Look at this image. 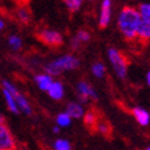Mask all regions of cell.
<instances>
[{
    "label": "cell",
    "instance_id": "7c38bea8",
    "mask_svg": "<svg viewBox=\"0 0 150 150\" xmlns=\"http://www.w3.org/2000/svg\"><path fill=\"white\" fill-rule=\"evenodd\" d=\"M47 93L49 94V96L51 99L61 100L64 98V95H65V87L60 81H54L51 83V86L49 87Z\"/></svg>",
    "mask_w": 150,
    "mask_h": 150
},
{
    "label": "cell",
    "instance_id": "8992f818",
    "mask_svg": "<svg viewBox=\"0 0 150 150\" xmlns=\"http://www.w3.org/2000/svg\"><path fill=\"white\" fill-rule=\"evenodd\" d=\"M77 99L79 101V104H86L88 103L89 99L92 100H96L98 99V95H96L95 89L88 83L86 81H79L77 83Z\"/></svg>",
    "mask_w": 150,
    "mask_h": 150
},
{
    "label": "cell",
    "instance_id": "603a6c76",
    "mask_svg": "<svg viewBox=\"0 0 150 150\" xmlns=\"http://www.w3.org/2000/svg\"><path fill=\"white\" fill-rule=\"evenodd\" d=\"M82 3L81 0H66L65 1V6L67 7V10H69L70 12H77L79 11V9L82 7Z\"/></svg>",
    "mask_w": 150,
    "mask_h": 150
},
{
    "label": "cell",
    "instance_id": "484cf974",
    "mask_svg": "<svg viewBox=\"0 0 150 150\" xmlns=\"http://www.w3.org/2000/svg\"><path fill=\"white\" fill-rule=\"evenodd\" d=\"M4 28H5V21L1 17H0V32H1Z\"/></svg>",
    "mask_w": 150,
    "mask_h": 150
},
{
    "label": "cell",
    "instance_id": "52a82bcc",
    "mask_svg": "<svg viewBox=\"0 0 150 150\" xmlns=\"http://www.w3.org/2000/svg\"><path fill=\"white\" fill-rule=\"evenodd\" d=\"M17 144L13 134L5 123L0 125V150H16Z\"/></svg>",
    "mask_w": 150,
    "mask_h": 150
},
{
    "label": "cell",
    "instance_id": "7a4b0ae2",
    "mask_svg": "<svg viewBox=\"0 0 150 150\" xmlns=\"http://www.w3.org/2000/svg\"><path fill=\"white\" fill-rule=\"evenodd\" d=\"M79 67V59L73 54H65L52 60L45 66V73L54 77L59 76L65 71H73Z\"/></svg>",
    "mask_w": 150,
    "mask_h": 150
},
{
    "label": "cell",
    "instance_id": "f1b7e54d",
    "mask_svg": "<svg viewBox=\"0 0 150 150\" xmlns=\"http://www.w3.org/2000/svg\"><path fill=\"white\" fill-rule=\"evenodd\" d=\"M3 123H4V117L1 114H0V125H3Z\"/></svg>",
    "mask_w": 150,
    "mask_h": 150
},
{
    "label": "cell",
    "instance_id": "83f0119b",
    "mask_svg": "<svg viewBox=\"0 0 150 150\" xmlns=\"http://www.w3.org/2000/svg\"><path fill=\"white\" fill-rule=\"evenodd\" d=\"M52 131H54V133H59V132H60V128H59L57 126H55L54 128H52Z\"/></svg>",
    "mask_w": 150,
    "mask_h": 150
},
{
    "label": "cell",
    "instance_id": "2e32d148",
    "mask_svg": "<svg viewBox=\"0 0 150 150\" xmlns=\"http://www.w3.org/2000/svg\"><path fill=\"white\" fill-rule=\"evenodd\" d=\"M99 115L95 112V110H89V111H86V114L83 116V121H84V125L89 128H94L95 125L98 123L99 121Z\"/></svg>",
    "mask_w": 150,
    "mask_h": 150
},
{
    "label": "cell",
    "instance_id": "d6986e66",
    "mask_svg": "<svg viewBox=\"0 0 150 150\" xmlns=\"http://www.w3.org/2000/svg\"><path fill=\"white\" fill-rule=\"evenodd\" d=\"M94 129L98 131L101 136H105V137H109L111 134V126H110V123L106 122V121H101V120H99L98 123L95 125Z\"/></svg>",
    "mask_w": 150,
    "mask_h": 150
},
{
    "label": "cell",
    "instance_id": "4fadbf2b",
    "mask_svg": "<svg viewBox=\"0 0 150 150\" xmlns=\"http://www.w3.org/2000/svg\"><path fill=\"white\" fill-rule=\"evenodd\" d=\"M34 82L37 87H38L40 91L43 92H48L49 87L51 86V83L54 82V78H52L51 76H49V74L47 73H38L34 76Z\"/></svg>",
    "mask_w": 150,
    "mask_h": 150
},
{
    "label": "cell",
    "instance_id": "f546056e",
    "mask_svg": "<svg viewBox=\"0 0 150 150\" xmlns=\"http://www.w3.org/2000/svg\"><path fill=\"white\" fill-rule=\"evenodd\" d=\"M145 150H150V146H148V148H146V149H145Z\"/></svg>",
    "mask_w": 150,
    "mask_h": 150
},
{
    "label": "cell",
    "instance_id": "3957f363",
    "mask_svg": "<svg viewBox=\"0 0 150 150\" xmlns=\"http://www.w3.org/2000/svg\"><path fill=\"white\" fill-rule=\"evenodd\" d=\"M108 57L109 61L111 62L114 71L116 72L118 78H126L127 71H128V61H127L126 56L116 48H109L108 49Z\"/></svg>",
    "mask_w": 150,
    "mask_h": 150
},
{
    "label": "cell",
    "instance_id": "5b68a950",
    "mask_svg": "<svg viewBox=\"0 0 150 150\" xmlns=\"http://www.w3.org/2000/svg\"><path fill=\"white\" fill-rule=\"evenodd\" d=\"M37 37H38V39L43 44H45V45L51 47V48H59L64 44V35L62 33L56 31V29L42 28L37 33Z\"/></svg>",
    "mask_w": 150,
    "mask_h": 150
},
{
    "label": "cell",
    "instance_id": "4316f807",
    "mask_svg": "<svg viewBox=\"0 0 150 150\" xmlns=\"http://www.w3.org/2000/svg\"><path fill=\"white\" fill-rule=\"evenodd\" d=\"M146 84L150 87V71L146 72Z\"/></svg>",
    "mask_w": 150,
    "mask_h": 150
},
{
    "label": "cell",
    "instance_id": "ffe728a7",
    "mask_svg": "<svg viewBox=\"0 0 150 150\" xmlns=\"http://www.w3.org/2000/svg\"><path fill=\"white\" fill-rule=\"evenodd\" d=\"M52 150H72V145L67 139L57 138L52 143Z\"/></svg>",
    "mask_w": 150,
    "mask_h": 150
},
{
    "label": "cell",
    "instance_id": "e0dca14e",
    "mask_svg": "<svg viewBox=\"0 0 150 150\" xmlns=\"http://www.w3.org/2000/svg\"><path fill=\"white\" fill-rule=\"evenodd\" d=\"M56 126L59 128H66V127L71 126L72 123V118L66 114V112H60V114L56 116Z\"/></svg>",
    "mask_w": 150,
    "mask_h": 150
},
{
    "label": "cell",
    "instance_id": "9a60e30c",
    "mask_svg": "<svg viewBox=\"0 0 150 150\" xmlns=\"http://www.w3.org/2000/svg\"><path fill=\"white\" fill-rule=\"evenodd\" d=\"M3 95H4V99H5V103H6V106L7 109H9V111H11L12 114H18V108H17V104L16 101H15V98H13V95L10 93V92H7L6 89H3Z\"/></svg>",
    "mask_w": 150,
    "mask_h": 150
},
{
    "label": "cell",
    "instance_id": "7402d4cb",
    "mask_svg": "<svg viewBox=\"0 0 150 150\" xmlns=\"http://www.w3.org/2000/svg\"><path fill=\"white\" fill-rule=\"evenodd\" d=\"M92 73L96 78H103L105 76V73H106V67L101 62H95L92 66Z\"/></svg>",
    "mask_w": 150,
    "mask_h": 150
},
{
    "label": "cell",
    "instance_id": "44dd1931",
    "mask_svg": "<svg viewBox=\"0 0 150 150\" xmlns=\"http://www.w3.org/2000/svg\"><path fill=\"white\" fill-rule=\"evenodd\" d=\"M137 10L139 12V16L140 20H144V21H150V4L149 3H143L140 4Z\"/></svg>",
    "mask_w": 150,
    "mask_h": 150
},
{
    "label": "cell",
    "instance_id": "ac0fdd59",
    "mask_svg": "<svg viewBox=\"0 0 150 150\" xmlns=\"http://www.w3.org/2000/svg\"><path fill=\"white\" fill-rule=\"evenodd\" d=\"M7 43H9V45L12 50L15 51H18L22 49V47H23V42H22L21 37L17 35V34H11L9 35V38H7Z\"/></svg>",
    "mask_w": 150,
    "mask_h": 150
},
{
    "label": "cell",
    "instance_id": "d4e9b609",
    "mask_svg": "<svg viewBox=\"0 0 150 150\" xmlns=\"http://www.w3.org/2000/svg\"><path fill=\"white\" fill-rule=\"evenodd\" d=\"M81 45H82V44H81L76 38H74V37L71 39V49H72V50H74V51L78 50V49L81 48Z\"/></svg>",
    "mask_w": 150,
    "mask_h": 150
},
{
    "label": "cell",
    "instance_id": "9c48e42d",
    "mask_svg": "<svg viewBox=\"0 0 150 150\" xmlns=\"http://www.w3.org/2000/svg\"><path fill=\"white\" fill-rule=\"evenodd\" d=\"M131 112H132L133 117L136 118V121L140 126L146 127V126L150 125V114H149V111L145 110L144 108H142V106H134Z\"/></svg>",
    "mask_w": 150,
    "mask_h": 150
},
{
    "label": "cell",
    "instance_id": "5bb4252c",
    "mask_svg": "<svg viewBox=\"0 0 150 150\" xmlns=\"http://www.w3.org/2000/svg\"><path fill=\"white\" fill-rule=\"evenodd\" d=\"M137 38L142 42H150V21H140L137 31Z\"/></svg>",
    "mask_w": 150,
    "mask_h": 150
},
{
    "label": "cell",
    "instance_id": "cb8c5ba5",
    "mask_svg": "<svg viewBox=\"0 0 150 150\" xmlns=\"http://www.w3.org/2000/svg\"><path fill=\"white\" fill-rule=\"evenodd\" d=\"M74 38L82 44V43H88L89 40H91L92 37H91V33H89L87 29H79V31H77Z\"/></svg>",
    "mask_w": 150,
    "mask_h": 150
},
{
    "label": "cell",
    "instance_id": "6da1fadb",
    "mask_svg": "<svg viewBox=\"0 0 150 150\" xmlns=\"http://www.w3.org/2000/svg\"><path fill=\"white\" fill-rule=\"evenodd\" d=\"M140 21L142 20L137 7L133 6L122 7L117 17V27L125 39L129 42L137 39V31Z\"/></svg>",
    "mask_w": 150,
    "mask_h": 150
},
{
    "label": "cell",
    "instance_id": "277c9868",
    "mask_svg": "<svg viewBox=\"0 0 150 150\" xmlns=\"http://www.w3.org/2000/svg\"><path fill=\"white\" fill-rule=\"evenodd\" d=\"M1 86H3V89H6L7 92H10L13 95L15 101H16V104H17V108H18L20 112H23L25 115H28V116L32 115V106H31V104H29L28 99L18 91L16 87H15L12 83H10L9 81H6V79L1 81Z\"/></svg>",
    "mask_w": 150,
    "mask_h": 150
},
{
    "label": "cell",
    "instance_id": "ba28073f",
    "mask_svg": "<svg viewBox=\"0 0 150 150\" xmlns=\"http://www.w3.org/2000/svg\"><path fill=\"white\" fill-rule=\"evenodd\" d=\"M112 15V3L110 0H104L100 5V13H99V27L105 28L108 27L111 21Z\"/></svg>",
    "mask_w": 150,
    "mask_h": 150
},
{
    "label": "cell",
    "instance_id": "8fae6325",
    "mask_svg": "<svg viewBox=\"0 0 150 150\" xmlns=\"http://www.w3.org/2000/svg\"><path fill=\"white\" fill-rule=\"evenodd\" d=\"M15 16H16V18L22 25H28L32 20V12H31L29 6L26 4L18 5L16 7V10H15Z\"/></svg>",
    "mask_w": 150,
    "mask_h": 150
},
{
    "label": "cell",
    "instance_id": "30bf717a",
    "mask_svg": "<svg viewBox=\"0 0 150 150\" xmlns=\"http://www.w3.org/2000/svg\"><path fill=\"white\" fill-rule=\"evenodd\" d=\"M66 114L69 115L72 120L76 118V120H79V118H83L84 114H86V110L83 108V105H81L79 103H76V101H71L66 105Z\"/></svg>",
    "mask_w": 150,
    "mask_h": 150
}]
</instances>
